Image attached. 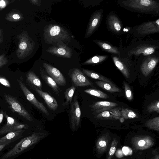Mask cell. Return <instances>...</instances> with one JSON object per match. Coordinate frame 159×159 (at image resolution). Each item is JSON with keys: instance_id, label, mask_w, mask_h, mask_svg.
Listing matches in <instances>:
<instances>
[{"instance_id": "6da1fadb", "label": "cell", "mask_w": 159, "mask_h": 159, "mask_svg": "<svg viewBox=\"0 0 159 159\" xmlns=\"http://www.w3.org/2000/svg\"><path fill=\"white\" fill-rule=\"evenodd\" d=\"M43 37L45 42L49 44L60 41L68 43L71 40V37L66 30L59 25L52 24L44 28Z\"/></svg>"}, {"instance_id": "7a4b0ae2", "label": "cell", "mask_w": 159, "mask_h": 159, "mask_svg": "<svg viewBox=\"0 0 159 159\" xmlns=\"http://www.w3.org/2000/svg\"><path fill=\"white\" fill-rule=\"evenodd\" d=\"M121 3L127 9L139 13H154L159 8V3L153 0H129Z\"/></svg>"}, {"instance_id": "3957f363", "label": "cell", "mask_w": 159, "mask_h": 159, "mask_svg": "<svg viewBox=\"0 0 159 159\" xmlns=\"http://www.w3.org/2000/svg\"><path fill=\"white\" fill-rule=\"evenodd\" d=\"M45 134L44 133H34L23 138L11 149L2 156L0 159H8L18 155L38 143L43 138Z\"/></svg>"}, {"instance_id": "277c9868", "label": "cell", "mask_w": 159, "mask_h": 159, "mask_svg": "<svg viewBox=\"0 0 159 159\" xmlns=\"http://www.w3.org/2000/svg\"><path fill=\"white\" fill-rule=\"evenodd\" d=\"M18 47L16 51L17 57L23 59L30 56L35 48V42L30 37L27 31H23L18 35Z\"/></svg>"}, {"instance_id": "5b68a950", "label": "cell", "mask_w": 159, "mask_h": 159, "mask_svg": "<svg viewBox=\"0 0 159 159\" xmlns=\"http://www.w3.org/2000/svg\"><path fill=\"white\" fill-rule=\"evenodd\" d=\"M4 97L12 111L27 120L30 121L33 120L29 113L16 98L8 94H5Z\"/></svg>"}, {"instance_id": "8992f818", "label": "cell", "mask_w": 159, "mask_h": 159, "mask_svg": "<svg viewBox=\"0 0 159 159\" xmlns=\"http://www.w3.org/2000/svg\"><path fill=\"white\" fill-rule=\"evenodd\" d=\"M17 81L27 99L39 111L49 116V112L43 104L37 100L34 94L28 89L21 80H18Z\"/></svg>"}, {"instance_id": "52a82bcc", "label": "cell", "mask_w": 159, "mask_h": 159, "mask_svg": "<svg viewBox=\"0 0 159 159\" xmlns=\"http://www.w3.org/2000/svg\"><path fill=\"white\" fill-rule=\"evenodd\" d=\"M4 116L6 119L7 122L0 129V135L16 130L28 128V126L27 125L18 122L13 118L9 116L5 111Z\"/></svg>"}, {"instance_id": "ba28073f", "label": "cell", "mask_w": 159, "mask_h": 159, "mask_svg": "<svg viewBox=\"0 0 159 159\" xmlns=\"http://www.w3.org/2000/svg\"><path fill=\"white\" fill-rule=\"evenodd\" d=\"M70 114L71 127L73 129H76L79 125L81 116L80 105L76 96L74 98L73 101L71 103Z\"/></svg>"}, {"instance_id": "9c48e42d", "label": "cell", "mask_w": 159, "mask_h": 159, "mask_svg": "<svg viewBox=\"0 0 159 159\" xmlns=\"http://www.w3.org/2000/svg\"><path fill=\"white\" fill-rule=\"evenodd\" d=\"M57 46H52L47 49V51L62 57L70 58L72 55V50L62 41L57 42Z\"/></svg>"}, {"instance_id": "30bf717a", "label": "cell", "mask_w": 159, "mask_h": 159, "mask_svg": "<svg viewBox=\"0 0 159 159\" xmlns=\"http://www.w3.org/2000/svg\"><path fill=\"white\" fill-rule=\"evenodd\" d=\"M70 77L75 87H84L92 84L84 73L79 69H74L71 72Z\"/></svg>"}, {"instance_id": "8fae6325", "label": "cell", "mask_w": 159, "mask_h": 159, "mask_svg": "<svg viewBox=\"0 0 159 159\" xmlns=\"http://www.w3.org/2000/svg\"><path fill=\"white\" fill-rule=\"evenodd\" d=\"M43 66L49 76L58 86H64L66 84L64 75L58 69L47 63L43 64Z\"/></svg>"}, {"instance_id": "7c38bea8", "label": "cell", "mask_w": 159, "mask_h": 159, "mask_svg": "<svg viewBox=\"0 0 159 159\" xmlns=\"http://www.w3.org/2000/svg\"><path fill=\"white\" fill-rule=\"evenodd\" d=\"M134 148L137 150L148 149L154 144L153 139L148 136H137L134 137L132 140Z\"/></svg>"}, {"instance_id": "4fadbf2b", "label": "cell", "mask_w": 159, "mask_h": 159, "mask_svg": "<svg viewBox=\"0 0 159 159\" xmlns=\"http://www.w3.org/2000/svg\"><path fill=\"white\" fill-rule=\"evenodd\" d=\"M137 32L141 35H147L159 32V19L143 23L137 29Z\"/></svg>"}, {"instance_id": "5bb4252c", "label": "cell", "mask_w": 159, "mask_h": 159, "mask_svg": "<svg viewBox=\"0 0 159 159\" xmlns=\"http://www.w3.org/2000/svg\"><path fill=\"white\" fill-rule=\"evenodd\" d=\"M102 12L97 11L92 15L88 25L85 38L90 36L95 31L100 22L102 17Z\"/></svg>"}, {"instance_id": "9a60e30c", "label": "cell", "mask_w": 159, "mask_h": 159, "mask_svg": "<svg viewBox=\"0 0 159 159\" xmlns=\"http://www.w3.org/2000/svg\"><path fill=\"white\" fill-rule=\"evenodd\" d=\"M121 110L120 107L112 108L98 114L94 117L101 119H119L121 116Z\"/></svg>"}, {"instance_id": "2e32d148", "label": "cell", "mask_w": 159, "mask_h": 159, "mask_svg": "<svg viewBox=\"0 0 159 159\" xmlns=\"http://www.w3.org/2000/svg\"><path fill=\"white\" fill-rule=\"evenodd\" d=\"M159 61L158 57H148L145 60L141 67L142 74L145 76H148L156 66Z\"/></svg>"}, {"instance_id": "e0dca14e", "label": "cell", "mask_w": 159, "mask_h": 159, "mask_svg": "<svg viewBox=\"0 0 159 159\" xmlns=\"http://www.w3.org/2000/svg\"><path fill=\"white\" fill-rule=\"evenodd\" d=\"M32 88L43 99L48 107L51 110H56L58 107L56 99L47 92H43L36 87L33 86Z\"/></svg>"}, {"instance_id": "ac0fdd59", "label": "cell", "mask_w": 159, "mask_h": 159, "mask_svg": "<svg viewBox=\"0 0 159 159\" xmlns=\"http://www.w3.org/2000/svg\"><path fill=\"white\" fill-rule=\"evenodd\" d=\"M118 104L116 103L107 101H101L95 102L90 107L94 113L98 114L103 111L114 108Z\"/></svg>"}, {"instance_id": "d6986e66", "label": "cell", "mask_w": 159, "mask_h": 159, "mask_svg": "<svg viewBox=\"0 0 159 159\" xmlns=\"http://www.w3.org/2000/svg\"><path fill=\"white\" fill-rule=\"evenodd\" d=\"M110 137L108 133L103 134L98 140L96 144V150L99 154H102L107 151L110 143Z\"/></svg>"}, {"instance_id": "ffe728a7", "label": "cell", "mask_w": 159, "mask_h": 159, "mask_svg": "<svg viewBox=\"0 0 159 159\" xmlns=\"http://www.w3.org/2000/svg\"><path fill=\"white\" fill-rule=\"evenodd\" d=\"M24 131V130L21 129L8 133L6 135L0 138V144H9L20 138Z\"/></svg>"}, {"instance_id": "44dd1931", "label": "cell", "mask_w": 159, "mask_h": 159, "mask_svg": "<svg viewBox=\"0 0 159 159\" xmlns=\"http://www.w3.org/2000/svg\"><path fill=\"white\" fill-rule=\"evenodd\" d=\"M108 24L109 28L115 32H119L121 30V23L116 15L111 14L110 15L108 19Z\"/></svg>"}, {"instance_id": "7402d4cb", "label": "cell", "mask_w": 159, "mask_h": 159, "mask_svg": "<svg viewBox=\"0 0 159 159\" xmlns=\"http://www.w3.org/2000/svg\"><path fill=\"white\" fill-rule=\"evenodd\" d=\"M24 17L22 14L18 9L12 10L7 13L5 16L6 20L11 22H17L22 20Z\"/></svg>"}, {"instance_id": "603a6c76", "label": "cell", "mask_w": 159, "mask_h": 159, "mask_svg": "<svg viewBox=\"0 0 159 159\" xmlns=\"http://www.w3.org/2000/svg\"><path fill=\"white\" fill-rule=\"evenodd\" d=\"M26 77L29 83L41 90L42 86L41 81L34 72L31 70L29 71L26 75Z\"/></svg>"}, {"instance_id": "cb8c5ba5", "label": "cell", "mask_w": 159, "mask_h": 159, "mask_svg": "<svg viewBox=\"0 0 159 159\" xmlns=\"http://www.w3.org/2000/svg\"><path fill=\"white\" fill-rule=\"evenodd\" d=\"M40 75L42 79L54 92L59 93L61 90L56 82L49 76L45 74L43 70H40Z\"/></svg>"}, {"instance_id": "d4e9b609", "label": "cell", "mask_w": 159, "mask_h": 159, "mask_svg": "<svg viewBox=\"0 0 159 159\" xmlns=\"http://www.w3.org/2000/svg\"><path fill=\"white\" fill-rule=\"evenodd\" d=\"M112 59L116 67L126 78H129V74L128 68L122 60L115 56L112 57Z\"/></svg>"}, {"instance_id": "484cf974", "label": "cell", "mask_w": 159, "mask_h": 159, "mask_svg": "<svg viewBox=\"0 0 159 159\" xmlns=\"http://www.w3.org/2000/svg\"><path fill=\"white\" fill-rule=\"evenodd\" d=\"M155 48L154 47L147 46H139L133 50L131 52L132 54L138 55L143 53L144 55H148L153 53L155 51Z\"/></svg>"}, {"instance_id": "4316f807", "label": "cell", "mask_w": 159, "mask_h": 159, "mask_svg": "<svg viewBox=\"0 0 159 159\" xmlns=\"http://www.w3.org/2000/svg\"><path fill=\"white\" fill-rule=\"evenodd\" d=\"M82 71L84 74L89 77L94 79H98L100 81L107 82L111 85H114L112 82L108 78L101 75L86 69H83Z\"/></svg>"}, {"instance_id": "83f0119b", "label": "cell", "mask_w": 159, "mask_h": 159, "mask_svg": "<svg viewBox=\"0 0 159 159\" xmlns=\"http://www.w3.org/2000/svg\"><path fill=\"white\" fill-rule=\"evenodd\" d=\"M96 84L102 89L110 92H120V89L115 85H111L107 82L102 81H98L95 82Z\"/></svg>"}, {"instance_id": "f1b7e54d", "label": "cell", "mask_w": 159, "mask_h": 159, "mask_svg": "<svg viewBox=\"0 0 159 159\" xmlns=\"http://www.w3.org/2000/svg\"><path fill=\"white\" fill-rule=\"evenodd\" d=\"M100 47L103 50L114 54H117L119 55L120 54L117 48L113 47L111 45L106 43L102 42L100 41H95Z\"/></svg>"}, {"instance_id": "f546056e", "label": "cell", "mask_w": 159, "mask_h": 159, "mask_svg": "<svg viewBox=\"0 0 159 159\" xmlns=\"http://www.w3.org/2000/svg\"><path fill=\"white\" fill-rule=\"evenodd\" d=\"M75 89V87L73 86L66 89L64 93L66 100L62 104L63 105L65 106L71 103L73 97Z\"/></svg>"}, {"instance_id": "4dcf8cb0", "label": "cell", "mask_w": 159, "mask_h": 159, "mask_svg": "<svg viewBox=\"0 0 159 159\" xmlns=\"http://www.w3.org/2000/svg\"><path fill=\"white\" fill-rule=\"evenodd\" d=\"M145 125L149 129L159 131V117H155L148 120L146 122Z\"/></svg>"}, {"instance_id": "1f68e13d", "label": "cell", "mask_w": 159, "mask_h": 159, "mask_svg": "<svg viewBox=\"0 0 159 159\" xmlns=\"http://www.w3.org/2000/svg\"><path fill=\"white\" fill-rule=\"evenodd\" d=\"M84 91L86 93L100 98L107 99L108 98V95L100 90L93 89H85Z\"/></svg>"}, {"instance_id": "d6a6232c", "label": "cell", "mask_w": 159, "mask_h": 159, "mask_svg": "<svg viewBox=\"0 0 159 159\" xmlns=\"http://www.w3.org/2000/svg\"><path fill=\"white\" fill-rule=\"evenodd\" d=\"M108 56L104 55H98L93 57L82 64V65L94 64L98 63L104 61Z\"/></svg>"}, {"instance_id": "836d02e7", "label": "cell", "mask_w": 159, "mask_h": 159, "mask_svg": "<svg viewBox=\"0 0 159 159\" xmlns=\"http://www.w3.org/2000/svg\"><path fill=\"white\" fill-rule=\"evenodd\" d=\"M121 116L125 119L134 118L137 116L134 112L128 108H122L121 110Z\"/></svg>"}, {"instance_id": "e575fe53", "label": "cell", "mask_w": 159, "mask_h": 159, "mask_svg": "<svg viewBox=\"0 0 159 159\" xmlns=\"http://www.w3.org/2000/svg\"><path fill=\"white\" fill-rule=\"evenodd\" d=\"M118 144L117 139L114 138L112 141L106 159H112L116 152Z\"/></svg>"}, {"instance_id": "d590c367", "label": "cell", "mask_w": 159, "mask_h": 159, "mask_svg": "<svg viewBox=\"0 0 159 159\" xmlns=\"http://www.w3.org/2000/svg\"><path fill=\"white\" fill-rule=\"evenodd\" d=\"M147 110L149 113L156 111L159 113V101L158 100L153 101L147 107Z\"/></svg>"}, {"instance_id": "8d00e7d4", "label": "cell", "mask_w": 159, "mask_h": 159, "mask_svg": "<svg viewBox=\"0 0 159 159\" xmlns=\"http://www.w3.org/2000/svg\"><path fill=\"white\" fill-rule=\"evenodd\" d=\"M124 85L126 97L129 100L131 101L133 98V94L128 84L125 81H124Z\"/></svg>"}, {"instance_id": "74e56055", "label": "cell", "mask_w": 159, "mask_h": 159, "mask_svg": "<svg viewBox=\"0 0 159 159\" xmlns=\"http://www.w3.org/2000/svg\"><path fill=\"white\" fill-rule=\"evenodd\" d=\"M14 1V0H0V11Z\"/></svg>"}, {"instance_id": "f35d334b", "label": "cell", "mask_w": 159, "mask_h": 159, "mask_svg": "<svg viewBox=\"0 0 159 159\" xmlns=\"http://www.w3.org/2000/svg\"><path fill=\"white\" fill-rule=\"evenodd\" d=\"M8 61V60L5 56L4 54H2L0 55V68L6 65Z\"/></svg>"}, {"instance_id": "ab89813d", "label": "cell", "mask_w": 159, "mask_h": 159, "mask_svg": "<svg viewBox=\"0 0 159 159\" xmlns=\"http://www.w3.org/2000/svg\"><path fill=\"white\" fill-rule=\"evenodd\" d=\"M0 83L7 87H11L10 84L8 81L3 77H0Z\"/></svg>"}, {"instance_id": "60d3db41", "label": "cell", "mask_w": 159, "mask_h": 159, "mask_svg": "<svg viewBox=\"0 0 159 159\" xmlns=\"http://www.w3.org/2000/svg\"><path fill=\"white\" fill-rule=\"evenodd\" d=\"M30 2L32 4L40 6L41 3V1L40 0H30Z\"/></svg>"}, {"instance_id": "b9f144b4", "label": "cell", "mask_w": 159, "mask_h": 159, "mask_svg": "<svg viewBox=\"0 0 159 159\" xmlns=\"http://www.w3.org/2000/svg\"><path fill=\"white\" fill-rule=\"evenodd\" d=\"M3 30L2 28H0V44L3 41Z\"/></svg>"}, {"instance_id": "7bdbcfd3", "label": "cell", "mask_w": 159, "mask_h": 159, "mask_svg": "<svg viewBox=\"0 0 159 159\" xmlns=\"http://www.w3.org/2000/svg\"><path fill=\"white\" fill-rule=\"evenodd\" d=\"M4 116V112L3 110H1L0 111V125L2 123Z\"/></svg>"}, {"instance_id": "ee69618b", "label": "cell", "mask_w": 159, "mask_h": 159, "mask_svg": "<svg viewBox=\"0 0 159 159\" xmlns=\"http://www.w3.org/2000/svg\"><path fill=\"white\" fill-rule=\"evenodd\" d=\"M9 144L6 143L3 144H0V151H1L5 147Z\"/></svg>"}, {"instance_id": "f6af8a7d", "label": "cell", "mask_w": 159, "mask_h": 159, "mask_svg": "<svg viewBox=\"0 0 159 159\" xmlns=\"http://www.w3.org/2000/svg\"><path fill=\"white\" fill-rule=\"evenodd\" d=\"M152 159H159V156L158 153L156 154Z\"/></svg>"}, {"instance_id": "bcb514c9", "label": "cell", "mask_w": 159, "mask_h": 159, "mask_svg": "<svg viewBox=\"0 0 159 159\" xmlns=\"http://www.w3.org/2000/svg\"><path fill=\"white\" fill-rule=\"evenodd\" d=\"M119 119L120 122L121 123H123L125 121V119L122 116L120 117Z\"/></svg>"}, {"instance_id": "7dc6e473", "label": "cell", "mask_w": 159, "mask_h": 159, "mask_svg": "<svg viewBox=\"0 0 159 159\" xmlns=\"http://www.w3.org/2000/svg\"></svg>"}]
</instances>
